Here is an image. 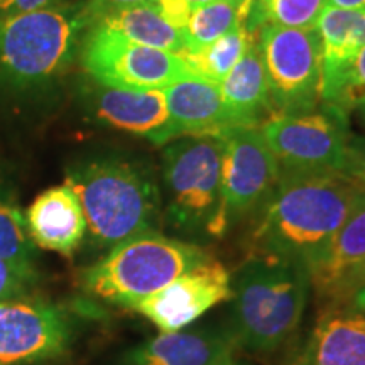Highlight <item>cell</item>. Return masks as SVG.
<instances>
[{
	"mask_svg": "<svg viewBox=\"0 0 365 365\" xmlns=\"http://www.w3.org/2000/svg\"><path fill=\"white\" fill-rule=\"evenodd\" d=\"M225 330L239 350L271 354L298 330L312 281L298 264L249 254L230 272Z\"/></svg>",
	"mask_w": 365,
	"mask_h": 365,
	"instance_id": "3957f363",
	"label": "cell"
},
{
	"mask_svg": "<svg viewBox=\"0 0 365 365\" xmlns=\"http://www.w3.org/2000/svg\"><path fill=\"white\" fill-rule=\"evenodd\" d=\"M220 135H182L163 145L159 186L163 225L205 245L228 234L222 193Z\"/></svg>",
	"mask_w": 365,
	"mask_h": 365,
	"instance_id": "5b68a950",
	"label": "cell"
},
{
	"mask_svg": "<svg viewBox=\"0 0 365 365\" xmlns=\"http://www.w3.org/2000/svg\"><path fill=\"white\" fill-rule=\"evenodd\" d=\"M317 31L322 39V103L331 105L354 59L365 46V9L325 7Z\"/></svg>",
	"mask_w": 365,
	"mask_h": 365,
	"instance_id": "ac0fdd59",
	"label": "cell"
},
{
	"mask_svg": "<svg viewBox=\"0 0 365 365\" xmlns=\"http://www.w3.org/2000/svg\"><path fill=\"white\" fill-rule=\"evenodd\" d=\"M144 2H149V0H86V7H88V12L95 24L103 14L115 11V9L137 6V4Z\"/></svg>",
	"mask_w": 365,
	"mask_h": 365,
	"instance_id": "f546056e",
	"label": "cell"
},
{
	"mask_svg": "<svg viewBox=\"0 0 365 365\" xmlns=\"http://www.w3.org/2000/svg\"><path fill=\"white\" fill-rule=\"evenodd\" d=\"M350 307L360 309V312H365V286L360 287V289L355 293V296L350 301Z\"/></svg>",
	"mask_w": 365,
	"mask_h": 365,
	"instance_id": "1f68e13d",
	"label": "cell"
},
{
	"mask_svg": "<svg viewBox=\"0 0 365 365\" xmlns=\"http://www.w3.org/2000/svg\"><path fill=\"white\" fill-rule=\"evenodd\" d=\"M331 107H336L349 117L350 113H357L365 125V46L354 59Z\"/></svg>",
	"mask_w": 365,
	"mask_h": 365,
	"instance_id": "484cf974",
	"label": "cell"
},
{
	"mask_svg": "<svg viewBox=\"0 0 365 365\" xmlns=\"http://www.w3.org/2000/svg\"><path fill=\"white\" fill-rule=\"evenodd\" d=\"M168 110L180 135H220L232 129L220 85L200 75L163 88Z\"/></svg>",
	"mask_w": 365,
	"mask_h": 365,
	"instance_id": "d6986e66",
	"label": "cell"
},
{
	"mask_svg": "<svg viewBox=\"0 0 365 365\" xmlns=\"http://www.w3.org/2000/svg\"><path fill=\"white\" fill-rule=\"evenodd\" d=\"M38 247L27 230L26 212L12 176L0 166V259L36 267Z\"/></svg>",
	"mask_w": 365,
	"mask_h": 365,
	"instance_id": "603a6c76",
	"label": "cell"
},
{
	"mask_svg": "<svg viewBox=\"0 0 365 365\" xmlns=\"http://www.w3.org/2000/svg\"><path fill=\"white\" fill-rule=\"evenodd\" d=\"M225 327H188L127 349L120 365H239Z\"/></svg>",
	"mask_w": 365,
	"mask_h": 365,
	"instance_id": "9a60e30c",
	"label": "cell"
},
{
	"mask_svg": "<svg viewBox=\"0 0 365 365\" xmlns=\"http://www.w3.org/2000/svg\"><path fill=\"white\" fill-rule=\"evenodd\" d=\"M230 271L210 255L207 261L175 277L132 308L149 319L159 333H173L193 325L212 308L230 298Z\"/></svg>",
	"mask_w": 365,
	"mask_h": 365,
	"instance_id": "7c38bea8",
	"label": "cell"
},
{
	"mask_svg": "<svg viewBox=\"0 0 365 365\" xmlns=\"http://www.w3.org/2000/svg\"><path fill=\"white\" fill-rule=\"evenodd\" d=\"M38 282V269L0 259V303L29 296Z\"/></svg>",
	"mask_w": 365,
	"mask_h": 365,
	"instance_id": "4316f807",
	"label": "cell"
},
{
	"mask_svg": "<svg viewBox=\"0 0 365 365\" xmlns=\"http://www.w3.org/2000/svg\"><path fill=\"white\" fill-rule=\"evenodd\" d=\"M325 7L327 0H244L240 26L250 34L264 26L313 29Z\"/></svg>",
	"mask_w": 365,
	"mask_h": 365,
	"instance_id": "7402d4cb",
	"label": "cell"
},
{
	"mask_svg": "<svg viewBox=\"0 0 365 365\" xmlns=\"http://www.w3.org/2000/svg\"><path fill=\"white\" fill-rule=\"evenodd\" d=\"M239 365H240V364H239Z\"/></svg>",
	"mask_w": 365,
	"mask_h": 365,
	"instance_id": "836d02e7",
	"label": "cell"
},
{
	"mask_svg": "<svg viewBox=\"0 0 365 365\" xmlns=\"http://www.w3.org/2000/svg\"><path fill=\"white\" fill-rule=\"evenodd\" d=\"M327 7L365 9V0H327Z\"/></svg>",
	"mask_w": 365,
	"mask_h": 365,
	"instance_id": "4dcf8cb0",
	"label": "cell"
},
{
	"mask_svg": "<svg viewBox=\"0 0 365 365\" xmlns=\"http://www.w3.org/2000/svg\"><path fill=\"white\" fill-rule=\"evenodd\" d=\"M81 66L95 83L127 90H163L196 75L181 54L132 43L91 26L80 49Z\"/></svg>",
	"mask_w": 365,
	"mask_h": 365,
	"instance_id": "9c48e42d",
	"label": "cell"
},
{
	"mask_svg": "<svg viewBox=\"0 0 365 365\" xmlns=\"http://www.w3.org/2000/svg\"><path fill=\"white\" fill-rule=\"evenodd\" d=\"M220 91L232 127H261L272 117L266 66L254 34L247 51L220 83Z\"/></svg>",
	"mask_w": 365,
	"mask_h": 365,
	"instance_id": "ffe728a7",
	"label": "cell"
},
{
	"mask_svg": "<svg viewBox=\"0 0 365 365\" xmlns=\"http://www.w3.org/2000/svg\"><path fill=\"white\" fill-rule=\"evenodd\" d=\"M255 34L266 66L272 117L317 110L322 103V39L317 27L264 26Z\"/></svg>",
	"mask_w": 365,
	"mask_h": 365,
	"instance_id": "ba28073f",
	"label": "cell"
},
{
	"mask_svg": "<svg viewBox=\"0 0 365 365\" xmlns=\"http://www.w3.org/2000/svg\"><path fill=\"white\" fill-rule=\"evenodd\" d=\"M65 182L78 196L86 218L85 244L95 252L164 227L159 175L139 154L85 153L66 164Z\"/></svg>",
	"mask_w": 365,
	"mask_h": 365,
	"instance_id": "6da1fadb",
	"label": "cell"
},
{
	"mask_svg": "<svg viewBox=\"0 0 365 365\" xmlns=\"http://www.w3.org/2000/svg\"><path fill=\"white\" fill-rule=\"evenodd\" d=\"M222 193L230 228L257 215L279 181V164L261 127H232L222 132Z\"/></svg>",
	"mask_w": 365,
	"mask_h": 365,
	"instance_id": "8fae6325",
	"label": "cell"
},
{
	"mask_svg": "<svg viewBox=\"0 0 365 365\" xmlns=\"http://www.w3.org/2000/svg\"><path fill=\"white\" fill-rule=\"evenodd\" d=\"M93 26L85 2H61L0 19V93H36L65 76Z\"/></svg>",
	"mask_w": 365,
	"mask_h": 365,
	"instance_id": "277c9868",
	"label": "cell"
},
{
	"mask_svg": "<svg viewBox=\"0 0 365 365\" xmlns=\"http://www.w3.org/2000/svg\"><path fill=\"white\" fill-rule=\"evenodd\" d=\"M349 115L331 105L276 115L261 129L281 175H341L350 140Z\"/></svg>",
	"mask_w": 365,
	"mask_h": 365,
	"instance_id": "52a82bcc",
	"label": "cell"
},
{
	"mask_svg": "<svg viewBox=\"0 0 365 365\" xmlns=\"http://www.w3.org/2000/svg\"><path fill=\"white\" fill-rule=\"evenodd\" d=\"M61 2H66V0H0V19L16 16V14L36 11V9L56 6Z\"/></svg>",
	"mask_w": 365,
	"mask_h": 365,
	"instance_id": "f1b7e54d",
	"label": "cell"
},
{
	"mask_svg": "<svg viewBox=\"0 0 365 365\" xmlns=\"http://www.w3.org/2000/svg\"><path fill=\"white\" fill-rule=\"evenodd\" d=\"M93 26L112 31L132 43L175 54L186 51L185 34L164 17L153 0L103 14Z\"/></svg>",
	"mask_w": 365,
	"mask_h": 365,
	"instance_id": "44dd1931",
	"label": "cell"
},
{
	"mask_svg": "<svg viewBox=\"0 0 365 365\" xmlns=\"http://www.w3.org/2000/svg\"><path fill=\"white\" fill-rule=\"evenodd\" d=\"M75 340L70 312L46 299L0 303V365H41L61 359Z\"/></svg>",
	"mask_w": 365,
	"mask_h": 365,
	"instance_id": "30bf717a",
	"label": "cell"
},
{
	"mask_svg": "<svg viewBox=\"0 0 365 365\" xmlns=\"http://www.w3.org/2000/svg\"><path fill=\"white\" fill-rule=\"evenodd\" d=\"M341 175L365 188V137L350 135Z\"/></svg>",
	"mask_w": 365,
	"mask_h": 365,
	"instance_id": "83f0119b",
	"label": "cell"
},
{
	"mask_svg": "<svg viewBox=\"0 0 365 365\" xmlns=\"http://www.w3.org/2000/svg\"><path fill=\"white\" fill-rule=\"evenodd\" d=\"M284 365H365V312L350 304L323 308Z\"/></svg>",
	"mask_w": 365,
	"mask_h": 365,
	"instance_id": "2e32d148",
	"label": "cell"
},
{
	"mask_svg": "<svg viewBox=\"0 0 365 365\" xmlns=\"http://www.w3.org/2000/svg\"><path fill=\"white\" fill-rule=\"evenodd\" d=\"M185 2L191 4V6H202V4L215 2V0H185ZM235 2H240V4H244V0H235Z\"/></svg>",
	"mask_w": 365,
	"mask_h": 365,
	"instance_id": "d6a6232c",
	"label": "cell"
},
{
	"mask_svg": "<svg viewBox=\"0 0 365 365\" xmlns=\"http://www.w3.org/2000/svg\"><path fill=\"white\" fill-rule=\"evenodd\" d=\"M27 230L38 249L70 257L86 240V218L81 203L66 182L51 186L26 210Z\"/></svg>",
	"mask_w": 365,
	"mask_h": 365,
	"instance_id": "e0dca14e",
	"label": "cell"
},
{
	"mask_svg": "<svg viewBox=\"0 0 365 365\" xmlns=\"http://www.w3.org/2000/svg\"><path fill=\"white\" fill-rule=\"evenodd\" d=\"M309 281L323 308L349 304L365 286V190L327 252L309 269Z\"/></svg>",
	"mask_w": 365,
	"mask_h": 365,
	"instance_id": "5bb4252c",
	"label": "cell"
},
{
	"mask_svg": "<svg viewBox=\"0 0 365 365\" xmlns=\"http://www.w3.org/2000/svg\"><path fill=\"white\" fill-rule=\"evenodd\" d=\"M86 93L90 117L98 125L139 137L158 148L181 137L163 90H127L95 83Z\"/></svg>",
	"mask_w": 365,
	"mask_h": 365,
	"instance_id": "4fadbf2b",
	"label": "cell"
},
{
	"mask_svg": "<svg viewBox=\"0 0 365 365\" xmlns=\"http://www.w3.org/2000/svg\"><path fill=\"white\" fill-rule=\"evenodd\" d=\"M240 2L215 0L193 6L185 31V53H196L240 26Z\"/></svg>",
	"mask_w": 365,
	"mask_h": 365,
	"instance_id": "cb8c5ba5",
	"label": "cell"
},
{
	"mask_svg": "<svg viewBox=\"0 0 365 365\" xmlns=\"http://www.w3.org/2000/svg\"><path fill=\"white\" fill-rule=\"evenodd\" d=\"M210 255L205 245L161 230L145 232L120 242L86 266L80 286L91 298L132 309Z\"/></svg>",
	"mask_w": 365,
	"mask_h": 365,
	"instance_id": "8992f818",
	"label": "cell"
},
{
	"mask_svg": "<svg viewBox=\"0 0 365 365\" xmlns=\"http://www.w3.org/2000/svg\"><path fill=\"white\" fill-rule=\"evenodd\" d=\"M364 190L344 175H279L255 215L250 254L309 271L327 252Z\"/></svg>",
	"mask_w": 365,
	"mask_h": 365,
	"instance_id": "7a4b0ae2",
	"label": "cell"
},
{
	"mask_svg": "<svg viewBox=\"0 0 365 365\" xmlns=\"http://www.w3.org/2000/svg\"><path fill=\"white\" fill-rule=\"evenodd\" d=\"M250 41H252V34L247 33L244 26H239L217 39L215 43L205 46L200 51L182 53L181 56L196 75L220 85L247 51Z\"/></svg>",
	"mask_w": 365,
	"mask_h": 365,
	"instance_id": "d4e9b609",
	"label": "cell"
}]
</instances>
